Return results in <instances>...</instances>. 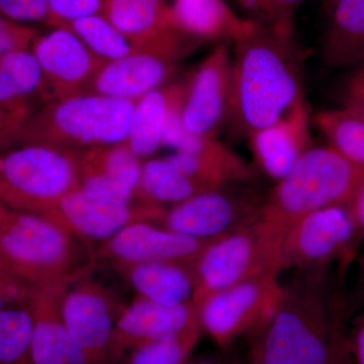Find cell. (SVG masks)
<instances>
[{"instance_id":"6da1fadb","label":"cell","mask_w":364,"mask_h":364,"mask_svg":"<svg viewBox=\"0 0 364 364\" xmlns=\"http://www.w3.org/2000/svg\"><path fill=\"white\" fill-rule=\"evenodd\" d=\"M234 44L226 122L249 136L306 102L303 56L287 26L256 23Z\"/></svg>"},{"instance_id":"7a4b0ae2","label":"cell","mask_w":364,"mask_h":364,"mask_svg":"<svg viewBox=\"0 0 364 364\" xmlns=\"http://www.w3.org/2000/svg\"><path fill=\"white\" fill-rule=\"evenodd\" d=\"M0 256L28 286L72 284L97 264L91 244L45 218L0 203Z\"/></svg>"},{"instance_id":"3957f363","label":"cell","mask_w":364,"mask_h":364,"mask_svg":"<svg viewBox=\"0 0 364 364\" xmlns=\"http://www.w3.org/2000/svg\"><path fill=\"white\" fill-rule=\"evenodd\" d=\"M331 318L326 274L305 273L284 286L277 310L254 337L252 364H325Z\"/></svg>"},{"instance_id":"277c9868","label":"cell","mask_w":364,"mask_h":364,"mask_svg":"<svg viewBox=\"0 0 364 364\" xmlns=\"http://www.w3.org/2000/svg\"><path fill=\"white\" fill-rule=\"evenodd\" d=\"M135 102L95 93L51 100L26 119L18 145L76 151L126 142Z\"/></svg>"},{"instance_id":"5b68a950","label":"cell","mask_w":364,"mask_h":364,"mask_svg":"<svg viewBox=\"0 0 364 364\" xmlns=\"http://www.w3.org/2000/svg\"><path fill=\"white\" fill-rule=\"evenodd\" d=\"M286 228L260 219L215 238L196 261L193 303L250 280L279 277L286 269Z\"/></svg>"},{"instance_id":"8992f818","label":"cell","mask_w":364,"mask_h":364,"mask_svg":"<svg viewBox=\"0 0 364 364\" xmlns=\"http://www.w3.org/2000/svg\"><path fill=\"white\" fill-rule=\"evenodd\" d=\"M363 178V166L349 161L330 146H313L277 181L262 203L261 219L287 229L309 213L347 205Z\"/></svg>"},{"instance_id":"52a82bcc","label":"cell","mask_w":364,"mask_h":364,"mask_svg":"<svg viewBox=\"0 0 364 364\" xmlns=\"http://www.w3.org/2000/svg\"><path fill=\"white\" fill-rule=\"evenodd\" d=\"M79 188L72 151L18 145L0 151V203L40 215L64 195Z\"/></svg>"},{"instance_id":"ba28073f","label":"cell","mask_w":364,"mask_h":364,"mask_svg":"<svg viewBox=\"0 0 364 364\" xmlns=\"http://www.w3.org/2000/svg\"><path fill=\"white\" fill-rule=\"evenodd\" d=\"M282 293L279 277L250 280L218 291L198 308L203 331L220 347L241 337H255L272 318Z\"/></svg>"},{"instance_id":"9c48e42d","label":"cell","mask_w":364,"mask_h":364,"mask_svg":"<svg viewBox=\"0 0 364 364\" xmlns=\"http://www.w3.org/2000/svg\"><path fill=\"white\" fill-rule=\"evenodd\" d=\"M166 210L156 203L124 202L79 188L62 196L42 217L91 243L109 240L134 223L159 225Z\"/></svg>"},{"instance_id":"30bf717a","label":"cell","mask_w":364,"mask_h":364,"mask_svg":"<svg viewBox=\"0 0 364 364\" xmlns=\"http://www.w3.org/2000/svg\"><path fill=\"white\" fill-rule=\"evenodd\" d=\"M354 229L346 205L309 213L287 228L284 242V264L305 273L326 274L339 260L346 267L355 257Z\"/></svg>"},{"instance_id":"8fae6325","label":"cell","mask_w":364,"mask_h":364,"mask_svg":"<svg viewBox=\"0 0 364 364\" xmlns=\"http://www.w3.org/2000/svg\"><path fill=\"white\" fill-rule=\"evenodd\" d=\"M124 308L90 274L67 287L62 316L88 364H111L112 336Z\"/></svg>"},{"instance_id":"7c38bea8","label":"cell","mask_w":364,"mask_h":364,"mask_svg":"<svg viewBox=\"0 0 364 364\" xmlns=\"http://www.w3.org/2000/svg\"><path fill=\"white\" fill-rule=\"evenodd\" d=\"M51 28L38 33L31 47L42 70L46 102L88 93L105 60L69 28Z\"/></svg>"},{"instance_id":"4fadbf2b","label":"cell","mask_w":364,"mask_h":364,"mask_svg":"<svg viewBox=\"0 0 364 364\" xmlns=\"http://www.w3.org/2000/svg\"><path fill=\"white\" fill-rule=\"evenodd\" d=\"M262 203L225 191H205L172 205L166 210L163 227L200 240H213L257 221Z\"/></svg>"},{"instance_id":"5bb4252c","label":"cell","mask_w":364,"mask_h":364,"mask_svg":"<svg viewBox=\"0 0 364 364\" xmlns=\"http://www.w3.org/2000/svg\"><path fill=\"white\" fill-rule=\"evenodd\" d=\"M210 241L184 236L153 223L139 222L102 242L95 255L97 259L109 261L112 267L173 262L195 267Z\"/></svg>"},{"instance_id":"9a60e30c","label":"cell","mask_w":364,"mask_h":364,"mask_svg":"<svg viewBox=\"0 0 364 364\" xmlns=\"http://www.w3.org/2000/svg\"><path fill=\"white\" fill-rule=\"evenodd\" d=\"M229 43L219 45L188 77V90L182 107V121L196 135L217 138L226 122L232 85Z\"/></svg>"},{"instance_id":"2e32d148","label":"cell","mask_w":364,"mask_h":364,"mask_svg":"<svg viewBox=\"0 0 364 364\" xmlns=\"http://www.w3.org/2000/svg\"><path fill=\"white\" fill-rule=\"evenodd\" d=\"M193 301L167 306L139 298L124 306L114 327L111 364L119 363L136 347L159 340L173 338L200 324Z\"/></svg>"},{"instance_id":"e0dca14e","label":"cell","mask_w":364,"mask_h":364,"mask_svg":"<svg viewBox=\"0 0 364 364\" xmlns=\"http://www.w3.org/2000/svg\"><path fill=\"white\" fill-rule=\"evenodd\" d=\"M102 14L138 52L174 59L186 52V39L172 26L167 0H105Z\"/></svg>"},{"instance_id":"ac0fdd59","label":"cell","mask_w":364,"mask_h":364,"mask_svg":"<svg viewBox=\"0 0 364 364\" xmlns=\"http://www.w3.org/2000/svg\"><path fill=\"white\" fill-rule=\"evenodd\" d=\"M79 188L124 202L136 198L143 163L126 142L72 151Z\"/></svg>"},{"instance_id":"d6986e66","label":"cell","mask_w":364,"mask_h":364,"mask_svg":"<svg viewBox=\"0 0 364 364\" xmlns=\"http://www.w3.org/2000/svg\"><path fill=\"white\" fill-rule=\"evenodd\" d=\"M71 284L33 287L26 305L33 317L35 364H88L62 316V299Z\"/></svg>"},{"instance_id":"ffe728a7","label":"cell","mask_w":364,"mask_h":364,"mask_svg":"<svg viewBox=\"0 0 364 364\" xmlns=\"http://www.w3.org/2000/svg\"><path fill=\"white\" fill-rule=\"evenodd\" d=\"M181 62L150 52H136L105 62L93 79L88 93L136 102L176 73Z\"/></svg>"},{"instance_id":"44dd1931","label":"cell","mask_w":364,"mask_h":364,"mask_svg":"<svg viewBox=\"0 0 364 364\" xmlns=\"http://www.w3.org/2000/svg\"><path fill=\"white\" fill-rule=\"evenodd\" d=\"M309 116L305 102L279 121L248 136L254 157L268 176L277 181L284 178L313 147Z\"/></svg>"},{"instance_id":"7402d4cb","label":"cell","mask_w":364,"mask_h":364,"mask_svg":"<svg viewBox=\"0 0 364 364\" xmlns=\"http://www.w3.org/2000/svg\"><path fill=\"white\" fill-rule=\"evenodd\" d=\"M170 11L172 26L198 45L236 42L256 25L226 0H172Z\"/></svg>"},{"instance_id":"603a6c76","label":"cell","mask_w":364,"mask_h":364,"mask_svg":"<svg viewBox=\"0 0 364 364\" xmlns=\"http://www.w3.org/2000/svg\"><path fill=\"white\" fill-rule=\"evenodd\" d=\"M188 78L160 86L135 102L126 143L140 159L162 147L163 132L170 114L184 102Z\"/></svg>"},{"instance_id":"cb8c5ba5","label":"cell","mask_w":364,"mask_h":364,"mask_svg":"<svg viewBox=\"0 0 364 364\" xmlns=\"http://www.w3.org/2000/svg\"><path fill=\"white\" fill-rule=\"evenodd\" d=\"M325 9L326 64L334 68L358 65L364 60V0H325Z\"/></svg>"},{"instance_id":"d4e9b609","label":"cell","mask_w":364,"mask_h":364,"mask_svg":"<svg viewBox=\"0 0 364 364\" xmlns=\"http://www.w3.org/2000/svg\"><path fill=\"white\" fill-rule=\"evenodd\" d=\"M138 293L139 298L161 305L176 306L193 299L195 267L173 262L112 267Z\"/></svg>"},{"instance_id":"484cf974","label":"cell","mask_w":364,"mask_h":364,"mask_svg":"<svg viewBox=\"0 0 364 364\" xmlns=\"http://www.w3.org/2000/svg\"><path fill=\"white\" fill-rule=\"evenodd\" d=\"M166 158L184 174L210 191L253 179L247 163L218 138L198 152H173Z\"/></svg>"},{"instance_id":"4316f807","label":"cell","mask_w":364,"mask_h":364,"mask_svg":"<svg viewBox=\"0 0 364 364\" xmlns=\"http://www.w3.org/2000/svg\"><path fill=\"white\" fill-rule=\"evenodd\" d=\"M46 104L44 79L31 49L0 56V107L36 112Z\"/></svg>"},{"instance_id":"83f0119b","label":"cell","mask_w":364,"mask_h":364,"mask_svg":"<svg viewBox=\"0 0 364 364\" xmlns=\"http://www.w3.org/2000/svg\"><path fill=\"white\" fill-rule=\"evenodd\" d=\"M208 191L210 189L184 174L165 156L143 163L136 198L141 203L176 205Z\"/></svg>"},{"instance_id":"f1b7e54d","label":"cell","mask_w":364,"mask_h":364,"mask_svg":"<svg viewBox=\"0 0 364 364\" xmlns=\"http://www.w3.org/2000/svg\"><path fill=\"white\" fill-rule=\"evenodd\" d=\"M314 121L330 147L364 167V121L346 107L318 112Z\"/></svg>"},{"instance_id":"f546056e","label":"cell","mask_w":364,"mask_h":364,"mask_svg":"<svg viewBox=\"0 0 364 364\" xmlns=\"http://www.w3.org/2000/svg\"><path fill=\"white\" fill-rule=\"evenodd\" d=\"M32 331L28 305H11L0 311V364H35Z\"/></svg>"},{"instance_id":"4dcf8cb0","label":"cell","mask_w":364,"mask_h":364,"mask_svg":"<svg viewBox=\"0 0 364 364\" xmlns=\"http://www.w3.org/2000/svg\"><path fill=\"white\" fill-rule=\"evenodd\" d=\"M65 28L75 33L93 54L105 62L122 59L138 52L130 41L102 14L80 18Z\"/></svg>"},{"instance_id":"1f68e13d","label":"cell","mask_w":364,"mask_h":364,"mask_svg":"<svg viewBox=\"0 0 364 364\" xmlns=\"http://www.w3.org/2000/svg\"><path fill=\"white\" fill-rule=\"evenodd\" d=\"M203 333L200 323L173 338L136 347L130 352L128 364H186Z\"/></svg>"},{"instance_id":"d6a6232c","label":"cell","mask_w":364,"mask_h":364,"mask_svg":"<svg viewBox=\"0 0 364 364\" xmlns=\"http://www.w3.org/2000/svg\"><path fill=\"white\" fill-rule=\"evenodd\" d=\"M347 311L341 296L332 298L331 331L325 364H355L347 334Z\"/></svg>"},{"instance_id":"836d02e7","label":"cell","mask_w":364,"mask_h":364,"mask_svg":"<svg viewBox=\"0 0 364 364\" xmlns=\"http://www.w3.org/2000/svg\"><path fill=\"white\" fill-rule=\"evenodd\" d=\"M105 0H48L49 28H65L73 21L102 14Z\"/></svg>"},{"instance_id":"e575fe53","label":"cell","mask_w":364,"mask_h":364,"mask_svg":"<svg viewBox=\"0 0 364 364\" xmlns=\"http://www.w3.org/2000/svg\"><path fill=\"white\" fill-rule=\"evenodd\" d=\"M0 14L23 25L41 23L47 26L48 0H0Z\"/></svg>"},{"instance_id":"d590c367","label":"cell","mask_w":364,"mask_h":364,"mask_svg":"<svg viewBox=\"0 0 364 364\" xmlns=\"http://www.w3.org/2000/svg\"><path fill=\"white\" fill-rule=\"evenodd\" d=\"M38 33L33 26L16 23L0 14V56L16 50L31 49Z\"/></svg>"},{"instance_id":"8d00e7d4","label":"cell","mask_w":364,"mask_h":364,"mask_svg":"<svg viewBox=\"0 0 364 364\" xmlns=\"http://www.w3.org/2000/svg\"><path fill=\"white\" fill-rule=\"evenodd\" d=\"M235 6L245 14V18L260 26H287L293 28L294 23H289L282 18L269 0H232Z\"/></svg>"},{"instance_id":"74e56055","label":"cell","mask_w":364,"mask_h":364,"mask_svg":"<svg viewBox=\"0 0 364 364\" xmlns=\"http://www.w3.org/2000/svg\"><path fill=\"white\" fill-rule=\"evenodd\" d=\"M33 112L30 109L0 107V151L18 146L21 128Z\"/></svg>"},{"instance_id":"f35d334b","label":"cell","mask_w":364,"mask_h":364,"mask_svg":"<svg viewBox=\"0 0 364 364\" xmlns=\"http://www.w3.org/2000/svg\"><path fill=\"white\" fill-rule=\"evenodd\" d=\"M33 289L18 277L0 279V311L11 305H26Z\"/></svg>"},{"instance_id":"ab89813d","label":"cell","mask_w":364,"mask_h":364,"mask_svg":"<svg viewBox=\"0 0 364 364\" xmlns=\"http://www.w3.org/2000/svg\"><path fill=\"white\" fill-rule=\"evenodd\" d=\"M354 229V249L358 252L364 241V178L346 205Z\"/></svg>"},{"instance_id":"60d3db41","label":"cell","mask_w":364,"mask_h":364,"mask_svg":"<svg viewBox=\"0 0 364 364\" xmlns=\"http://www.w3.org/2000/svg\"><path fill=\"white\" fill-rule=\"evenodd\" d=\"M349 340L354 363L364 364V314L356 323Z\"/></svg>"},{"instance_id":"b9f144b4","label":"cell","mask_w":364,"mask_h":364,"mask_svg":"<svg viewBox=\"0 0 364 364\" xmlns=\"http://www.w3.org/2000/svg\"><path fill=\"white\" fill-rule=\"evenodd\" d=\"M364 100V60L358 64L347 85V100Z\"/></svg>"},{"instance_id":"7bdbcfd3","label":"cell","mask_w":364,"mask_h":364,"mask_svg":"<svg viewBox=\"0 0 364 364\" xmlns=\"http://www.w3.org/2000/svg\"><path fill=\"white\" fill-rule=\"evenodd\" d=\"M280 16L289 23H294V14L305 0H269Z\"/></svg>"},{"instance_id":"ee69618b","label":"cell","mask_w":364,"mask_h":364,"mask_svg":"<svg viewBox=\"0 0 364 364\" xmlns=\"http://www.w3.org/2000/svg\"><path fill=\"white\" fill-rule=\"evenodd\" d=\"M345 107L349 111L358 114L364 121V100H347Z\"/></svg>"},{"instance_id":"f6af8a7d","label":"cell","mask_w":364,"mask_h":364,"mask_svg":"<svg viewBox=\"0 0 364 364\" xmlns=\"http://www.w3.org/2000/svg\"><path fill=\"white\" fill-rule=\"evenodd\" d=\"M6 277H16L14 274L13 272H11V270H9L6 263L4 262V260L2 259L1 256H0V279H6Z\"/></svg>"},{"instance_id":"bcb514c9","label":"cell","mask_w":364,"mask_h":364,"mask_svg":"<svg viewBox=\"0 0 364 364\" xmlns=\"http://www.w3.org/2000/svg\"><path fill=\"white\" fill-rule=\"evenodd\" d=\"M186 364H222L219 361L213 360V359H203V360L195 361V363H186Z\"/></svg>"}]
</instances>
